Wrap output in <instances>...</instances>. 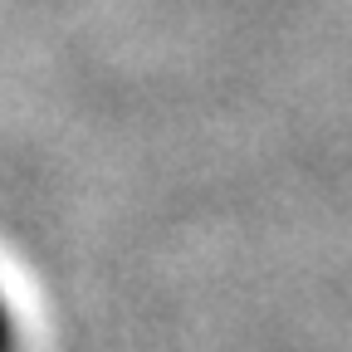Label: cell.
<instances>
[{"mask_svg": "<svg viewBox=\"0 0 352 352\" xmlns=\"http://www.w3.org/2000/svg\"><path fill=\"white\" fill-rule=\"evenodd\" d=\"M0 352H10V314H6V303H0Z\"/></svg>", "mask_w": 352, "mask_h": 352, "instance_id": "obj_1", "label": "cell"}]
</instances>
